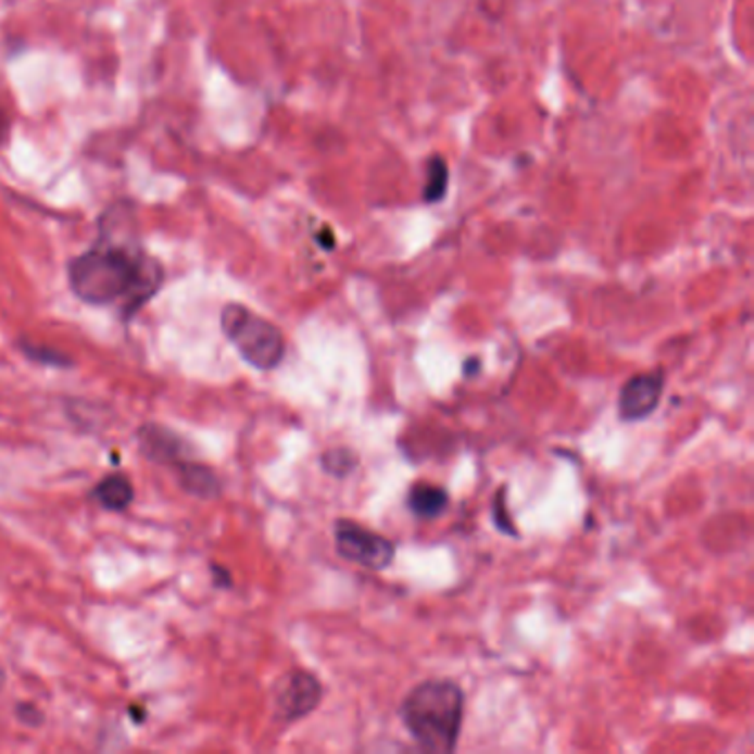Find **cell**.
Masks as SVG:
<instances>
[{"label": "cell", "mask_w": 754, "mask_h": 754, "mask_svg": "<svg viewBox=\"0 0 754 754\" xmlns=\"http://www.w3.org/2000/svg\"><path fill=\"white\" fill-rule=\"evenodd\" d=\"M160 284V264L129 246L100 243L70 264V286L80 301L91 305L124 301L127 317L158 292Z\"/></svg>", "instance_id": "1"}, {"label": "cell", "mask_w": 754, "mask_h": 754, "mask_svg": "<svg viewBox=\"0 0 754 754\" xmlns=\"http://www.w3.org/2000/svg\"><path fill=\"white\" fill-rule=\"evenodd\" d=\"M399 717L420 750L450 754L458 745L465 693L452 679H427L403 698Z\"/></svg>", "instance_id": "2"}, {"label": "cell", "mask_w": 754, "mask_h": 754, "mask_svg": "<svg viewBox=\"0 0 754 754\" xmlns=\"http://www.w3.org/2000/svg\"><path fill=\"white\" fill-rule=\"evenodd\" d=\"M222 330L237 348L239 356L255 369H275L286 356V339L281 330L241 303L224 305Z\"/></svg>", "instance_id": "3"}, {"label": "cell", "mask_w": 754, "mask_h": 754, "mask_svg": "<svg viewBox=\"0 0 754 754\" xmlns=\"http://www.w3.org/2000/svg\"><path fill=\"white\" fill-rule=\"evenodd\" d=\"M335 546L343 560L359 564V567L369 571L388 569L397 555V544L390 538L376 533L354 520H337Z\"/></svg>", "instance_id": "4"}, {"label": "cell", "mask_w": 754, "mask_h": 754, "mask_svg": "<svg viewBox=\"0 0 754 754\" xmlns=\"http://www.w3.org/2000/svg\"><path fill=\"white\" fill-rule=\"evenodd\" d=\"M324 683L317 675L303 668L288 670L275 686V715L279 721L292 724L319 708Z\"/></svg>", "instance_id": "5"}, {"label": "cell", "mask_w": 754, "mask_h": 754, "mask_svg": "<svg viewBox=\"0 0 754 754\" xmlns=\"http://www.w3.org/2000/svg\"><path fill=\"white\" fill-rule=\"evenodd\" d=\"M666 388V372L664 367H655L649 372H640L628 379L617 399V414L624 423H640L646 420L662 403V394Z\"/></svg>", "instance_id": "6"}, {"label": "cell", "mask_w": 754, "mask_h": 754, "mask_svg": "<svg viewBox=\"0 0 754 754\" xmlns=\"http://www.w3.org/2000/svg\"><path fill=\"white\" fill-rule=\"evenodd\" d=\"M138 445L151 463L166 467H175L177 463L188 461V456H191V448H188L184 438L158 423H147L138 429Z\"/></svg>", "instance_id": "7"}, {"label": "cell", "mask_w": 754, "mask_h": 754, "mask_svg": "<svg viewBox=\"0 0 754 754\" xmlns=\"http://www.w3.org/2000/svg\"><path fill=\"white\" fill-rule=\"evenodd\" d=\"M407 510L418 520L441 518L450 507V493L431 482H414L407 491Z\"/></svg>", "instance_id": "8"}, {"label": "cell", "mask_w": 754, "mask_h": 754, "mask_svg": "<svg viewBox=\"0 0 754 754\" xmlns=\"http://www.w3.org/2000/svg\"><path fill=\"white\" fill-rule=\"evenodd\" d=\"M177 472V480L186 493H191L200 500H215L222 493V480L219 476L196 461H181L173 467Z\"/></svg>", "instance_id": "9"}, {"label": "cell", "mask_w": 754, "mask_h": 754, "mask_svg": "<svg viewBox=\"0 0 754 754\" xmlns=\"http://www.w3.org/2000/svg\"><path fill=\"white\" fill-rule=\"evenodd\" d=\"M91 498L109 512H127L136 498V489L129 476L111 474L93 487Z\"/></svg>", "instance_id": "10"}, {"label": "cell", "mask_w": 754, "mask_h": 754, "mask_svg": "<svg viewBox=\"0 0 754 754\" xmlns=\"http://www.w3.org/2000/svg\"><path fill=\"white\" fill-rule=\"evenodd\" d=\"M359 456L350 448H335L322 454V469L335 478H348L359 467Z\"/></svg>", "instance_id": "11"}, {"label": "cell", "mask_w": 754, "mask_h": 754, "mask_svg": "<svg viewBox=\"0 0 754 754\" xmlns=\"http://www.w3.org/2000/svg\"><path fill=\"white\" fill-rule=\"evenodd\" d=\"M450 171L443 158H431L427 166V186H425V202H438L448 193Z\"/></svg>", "instance_id": "12"}, {"label": "cell", "mask_w": 754, "mask_h": 754, "mask_svg": "<svg viewBox=\"0 0 754 754\" xmlns=\"http://www.w3.org/2000/svg\"><path fill=\"white\" fill-rule=\"evenodd\" d=\"M21 350L27 354V359L38 361V363L58 365V367H70L72 365V359L67 354H62V352H58L53 348H47V345H34V343L23 341Z\"/></svg>", "instance_id": "13"}, {"label": "cell", "mask_w": 754, "mask_h": 754, "mask_svg": "<svg viewBox=\"0 0 754 754\" xmlns=\"http://www.w3.org/2000/svg\"><path fill=\"white\" fill-rule=\"evenodd\" d=\"M507 487H500L498 493L493 495V510H491V518L495 523V527L502 531V533H510V536H518L516 527H514V520L510 518V510H507Z\"/></svg>", "instance_id": "14"}, {"label": "cell", "mask_w": 754, "mask_h": 754, "mask_svg": "<svg viewBox=\"0 0 754 754\" xmlns=\"http://www.w3.org/2000/svg\"><path fill=\"white\" fill-rule=\"evenodd\" d=\"M16 717H18L21 724L32 726V728H36V726L42 724V713H40L36 706H29V704H21V706L16 708Z\"/></svg>", "instance_id": "15"}, {"label": "cell", "mask_w": 754, "mask_h": 754, "mask_svg": "<svg viewBox=\"0 0 754 754\" xmlns=\"http://www.w3.org/2000/svg\"><path fill=\"white\" fill-rule=\"evenodd\" d=\"M211 571H213V582L217 585V587H230L233 585V580H230V574L226 571V569H222L219 567V564H213V567H211Z\"/></svg>", "instance_id": "16"}, {"label": "cell", "mask_w": 754, "mask_h": 754, "mask_svg": "<svg viewBox=\"0 0 754 754\" xmlns=\"http://www.w3.org/2000/svg\"><path fill=\"white\" fill-rule=\"evenodd\" d=\"M8 131H10V120H8L5 111H3V109H0V142H3V140H5Z\"/></svg>", "instance_id": "17"}, {"label": "cell", "mask_w": 754, "mask_h": 754, "mask_svg": "<svg viewBox=\"0 0 754 754\" xmlns=\"http://www.w3.org/2000/svg\"><path fill=\"white\" fill-rule=\"evenodd\" d=\"M319 243H322L326 250H332V248H335V237H332V230H324V235H319Z\"/></svg>", "instance_id": "18"}]
</instances>
